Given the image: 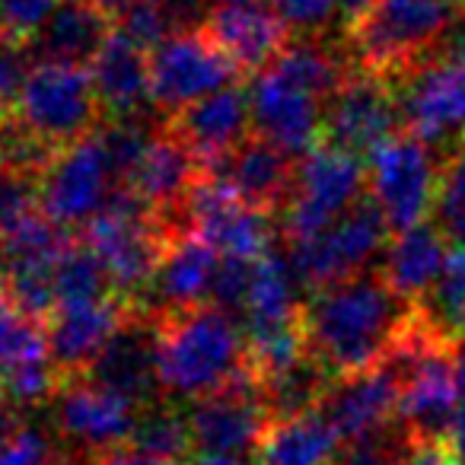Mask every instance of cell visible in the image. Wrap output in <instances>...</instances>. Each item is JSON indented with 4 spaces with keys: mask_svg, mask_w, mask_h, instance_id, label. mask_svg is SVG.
Listing matches in <instances>:
<instances>
[{
    "mask_svg": "<svg viewBox=\"0 0 465 465\" xmlns=\"http://www.w3.org/2000/svg\"><path fill=\"white\" fill-rule=\"evenodd\" d=\"M411 312L382 274H357L303 303L306 348L331 382L367 373L392 357Z\"/></svg>",
    "mask_w": 465,
    "mask_h": 465,
    "instance_id": "1",
    "label": "cell"
},
{
    "mask_svg": "<svg viewBox=\"0 0 465 465\" xmlns=\"http://www.w3.org/2000/svg\"><path fill=\"white\" fill-rule=\"evenodd\" d=\"M160 338V389L179 399H207L249 380L246 335L236 319L204 303L156 316Z\"/></svg>",
    "mask_w": 465,
    "mask_h": 465,
    "instance_id": "2",
    "label": "cell"
},
{
    "mask_svg": "<svg viewBox=\"0 0 465 465\" xmlns=\"http://www.w3.org/2000/svg\"><path fill=\"white\" fill-rule=\"evenodd\" d=\"M459 10L446 0H376V7L351 29L357 71L399 80L430 58L456 29Z\"/></svg>",
    "mask_w": 465,
    "mask_h": 465,
    "instance_id": "3",
    "label": "cell"
},
{
    "mask_svg": "<svg viewBox=\"0 0 465 465\" xmlns=\"http://www.w3.org/2000/svg\"><path fill=\"white\" fill-rule=\"evenodd\" d=\"M173 236L179 232L169 230L163 217H156L131 192L118 188L105 211L86 226L84 242L103 262L118 297L137 306V293H147V287L153 284V274Z\"/></svg>",
    "mask_w": 465,
    "mask_h": 465,
    "instance_id": "4",
    "label": "cell"
},
{
    "mask_svg": "<svg viewBox=\"0 0 465 465\" xmlns=\"http://www.w3.org/2000/svg\"><path fill=\"white\" fill-rule=\"evenodd\" d=\"M392 84L408 134L427 147H465V29H452L430 58Z\"/></svg>",
    "mask_w": 465,
    "mask_h": 465,
    "instance_id": "5",
    "label": "cell"
},
{
    "mask_svg": "<svg viewBox=\"0 0 465 465\" xmlns=\"http://www.w3.org/2000/svg\"><path fill=\"white\" fill-rule=\"evenodd\" d=\"M14 115L52 150H64L90 137L103 124V105L96 99L90 67L35 61Z\"/></svg>",
    "mask_w": 465,
    "mask_h": 465,
    "instance_id": "6",
    "label": "cell"
},
{
    "mask_svg": "<svg viewBox=\"0 0 465 465\" xmlns=\"http://www.w3.org/2000/svg\"><path fill=\"white\" fill-rule=\"evenodd\" d=\"M363 188H367V166L361 163V156H351L329 143L310 150L297 166L291 201L281 211L287 242L293 246L325 232L351 207L361 204Z\"/></svg>",
    "mask_w": 465,
    "mask_h": 465,
    "instance_id": "7",
    "label": "cell"
},
{
    "mask_svg": "<svg viewBox=\"0 0 465 465\" xmlns=\"http://www.w3.org/2000/svg\"><path fill=\"white\" fill-rule=\"evenodd\" d=\"M367 188L389 230L405 232L424 223L437 204L440 166L420 137L395 134L370 153Z\"/></svg>",
    "mask_w": 465,
    "mask_h": 465,
    "instance_id": "8",
    "label": "cell"
},
{
    "mask_svg": "<svg viewBox=\"0 0 465 465\" xmlns=\"http://www.w3.org/2000/svg\"><path fill=\"white\" fill-rule=\"evenodd\" d=\"M386 232L389 223L382 211L373 204V198H363L325 232L306 242H293L287 259L300 284L316 293L357 274H367L363 268L380 252H386Z\"/></svg>",
    "mask_w": 465,
    "mask_h": 465,
    "instance_id": "9",
    "label": "cell"
},
{
    "mask_svg": "<svg viewBox=\"0 0 465 465\" xmlns=\"http://www.w3.org/2000/svg\"><path fill=\"white\" fill-rule=\"evenodd\" d=\"M115 182L118 175L109 163V153L93 131L84 141L58 150L42 173V213L61 230L90 226L105 211V204L115 198Z\"/></svg>",
    "mask_w": 465,
    "mask_h": 465,
    "instance_id": "10",
    "label": "cell"
},
{
    "mask_svg": "<svg viewBox=\"0 0 465 465\" xmlns=\"http://www.w3.org/2000/svg\"><path fill=\"white\" fill-rule=\"evenodd\" d=\"M236 77V64L207 39L204 29L179 33L150 52V103L169 118L232 86Z\"/></svg>",
    "mask_w": 465,
    "mask_h": 465,
    "instance_id": "11",
    "label": "cell"
},
{
    "mask_svg": "<svg viewBox=\"0 0 465 465\" xmlns=\"http://www.w3.org/2000/svg\"><path fill=\"white\" fill-rule=\"evenodd\" d=\"M401 124L395 84L367 71H354L329 99L322 115V143L351 156H370Z\"/></svg>",
    "mask_w": 465,
    "mask_h": 465,
    "instance_id": "12",
    "label": "cell"
},
{
    "mask_svg": "<svg viewBox=\"0 0 465 465\" xmlns=\"http://www.w3.org/2000/svg\"><path fill=\"white\" fill-rule=\"evenodd\" d=\"M188 424H192L194 452L242 462L246 456H255L272 424V411L262 399L255 376H249L223 392L194 401L188 411Z\"/></svg>",
    "mask_w": 465,
    "mask_h": 465,
    "instance_id": "13",
    "label": "cell"
},
{
    "mask_svg": "<svg viewBox=\"0 0 465 465\" xmlns=\"http://www.w3.org/2000/svg\"><path fill=\"white\" fill-rule=\"evenodd\" d=\"M252 131L291 156H306L322 143L325 103L281 67H265L249 86Z\"/></svg>",
    "mask_w": 465,
    "mask_h": 465,
    "instance_id": "14",
    "label": "cell"
},
{
    "mask_svg": "<svg viewBox=\"0 0 465 465\" xmlns=\"http://www.w3.org/2000/svg\"><path fill=\"white\" fill-rule=\"evenodd\" d=\"M141 408L124 395L112 392L109 386L93 376H74L58 389L54 424L58 433L77 450H90L96 456L128 443L134 437Z\"/></svg>",
    "mask_w": 465,
    "mask_h": 465,
    "instance_id": "15",
    "label": "cell"
},
{
    "mask_svg": "<svg viewBox=\"0 0 465 465\" xmlns=\"http://www.w3.org/2000/svg\"><path fill=\"white\" fill-rule=\"evenodd\" d=\"M201 29L240 74L265 71L291 45V29L272 0H213Z\"/></svg>",
    "mask_w": 465,
    "mask_h": 465,
    "instance_id": "16",
    "label": "cell"
},
{
    "mask_svg": "<svg viewBox=\"0 0 465 465\" xmlns=\"http://www.w3.org/2000/svg\"><path fill=\"white\" fill-rule=\"evenodd\" d=\"M401 380L392 363H382L367 373L344 376L329 386L322 399V414L335 433L348 443H370L386 433L392 418H399Z\"/></svg>",
    "mask_w": 465,
    "mask_h": 465,
    "instance_id": "17",
    "label": "cell"
},
{
    "mask_svg": "<svg viewBox=\"0 0 465 465\" xmlns=\"http://www.w3.org/2000/svg\"><path fill=\"white\" fill-rule=\"evenodd\" d=\"M134 310L137 306L124 297H109L84 306H58L45 322V331L61 380L90 373V367L109 348L112 338L128 325Z\"/></svg>",
    "mask_w": 465,
    "mask_h": 465,
    "instance_id": "18",
    "label": "cell"
},
{
    "mask_svg": "<svg viewBox=\"0 0 465 465\" xmlns=\"http://www.w3.org/2000/svg\"><path fill=\"white\" fill-rule=\"evenodd\" d=\"M166 128L192 150L201 166L220 169L232 150L242 147L255 134L249 90L236 84L226 86V90L175 112Z\"/></svg>",
    "mask_w": 465,
    "mask_h": 465,
    "instance_id": "19",
    "label": "cell"
},
{
    "mask_svg": "<svg viewBox=\"0 0 465 465\" xmlns=\"http://www.w3.org/2000/svg\"><path fill=\"white\" fill-rule=\"evenodd\" d=\"M96 382L109 386L112 392L124 395L137 408L156 405L160 392V338H156V316L143 312L141 306L128 319L122 331L112 338L109 348L99 354V361L90 367Z\"/></svg>",
    "mask_w": 465,
    "mask_h": 465,
    "instance_id": "20",
    "label": "cell"
},
{
    "mask_svg": "<svg viewBox=\"0 0 465 465\" xmlns=\"http://www.w3.org/2000/svg\"><path fill=\"white\" fill-rule=\"evenodd\" d=\"M201 173H204V166L194 160L192 150L173 131L163 128L156 131V137L143 150L134 173L128 175V182L122 188L134 194L141 204H147L173 230L175 213L182 211V204H185L188 192H192V185L198 182Z\"/></svg>",
    "mask_w": 465,
    "mask_h": 465,
    "instance_id": "21",
    "label": "cell"
},
{
    "mask_svg": "<svg viewBox=\"0 0 465 465\" xmlns=\"http://www.w3.org/2000/svg\"><path fill=\"white\" fill-rule=\"evenodd\" d=\"M220 255L201 240L198 232H179L169 242L160 268L153 274V284L147 287L150 306L143 312L166 316V312L194 310L211 300V287L217 278Z\"/></svg>",
    "mask_w": 465,
    "mask_h": 465,
    "instance_id": "22",
    "label": "cell"
},
{
    "mask_svg": "<svg viewBox=\"0 0 465 465\" xmlns=\"http://www.w3.org/2000/svg\"><path fill=\"white\" fill-rule=\"evenodd\" d=\"M217 173L230 182V188L242 204L274 213L284 211L291 201L293 182H297V163L272 141L252 134L242 147H236L226 156V163Z\"/></svg>",
    "mask_w": 465,
    "mask_h": 465,
    "instance_id": "23",
    "label": "cell"
},
{
    "mask_svg": "<svg viewBox=\"0 0 465 465\" xmlns=\"http://www.w3.org/2000/svg\"><path fill=\"white\" fill-rule=\"evenodd\" d=\"M90 77L105 115L137 118L150 103V52L115 33L90 61Z\"/></svg>",
    "mask_w": 465,
    "mask_h": 465,
    "instance_id": "24",
    "label": "cell"
},
{
    "mask_svg": "<svg viewBox=\"0 0 465 465\" xmlns=\"http://www.w3.org/2000/svg\"><path fill=\"white\" fill-rule=\"evenodd\" d=\"M115 33V20L96 0H61L52 20L33 39L39 61H64V64L90 67L99 48Z\"/></svg>",
    "mask_w": 465,
    "mask_h": 465,
    "instance_id": "25",
    "label": "cell"
},
{
    "mask_svg": "<svg viewBox=\"0 0 465 465\" xmlns=\"http://www.w3.org/2000/svg\"><path fill=\"white\" fill-rule=\"evenodd\" d=\"M450 262L446 240L437 226H414V230L399 232L382 252V278L399 293L405 303L418 306L427 300V293L443 278V268Z\"/></svg>",
    "mask_w": 465,
    "mask_h": 465,
    "instance_id": "26",
    "label": "cell"
},
{
    "mask_svg": "<svg viewBox=\"0 0 465 465\" xmlns=\"http://www.w3.org/2000/svg\"><path fill=\"white\" fill-rule=\"evenodd\" d=\"M338 433L322 414V408L293 418H272L255 465H331L338 456Z\"/></svg>",
    "mask_w": 465,
    "mask_h": 465,
    "instance_id": "27",
    "label": "cell"
},
{
    "mask_svg": "<svg viewBox=\"0 0 465 465\" xmlns=\"http://www.w3.org/2000/svg\"><path fill=\"white\" fill-rule=\"evenodd\" d=\"M297 287L300 278L287 255L268 252L262 262H255L246 312H242L246 316V335L249 331L297 325L303 319V303H300Z\"/></svg>",
    "mask_w": 465,
    "mask_h": 465,
    "instance_id": "28",
    "label": "cell"
},
{
    "mask_svg": "<svg viewBox=\"0 0 465 465\" xmlns=\"http://www.w3.org/2000/svg\"><path fill=\"white\" fill-rule=\"evenodd\" d=\"M220 259H232V262H262L268 252H274V226H272V213L255 211V207L242 204H226L220 211H213L211 217L198 220L194 230Z\"/></svg>",
    "mask_w": 465,
    "mask_h": 465,
    "instance_id": "29",
    "label": "cell"
},
{
    "mask_svg": "<svg viewBox=\"0 0 465 465\" xmlns=\"http://www.w3.org/2000/svg\"><path fill=\"white\" fill-rule=\"evenodd\" d=\"M131 443L166 465H188V459H192V452H194L188 411L182 414L179 408L163 405V401L143 408L141 418H137Z\"/></svg>",
    "mask_w": 465,
    "mask_h": 465,
    "instance_id": "30",
    "label": "cell"
},
{
    "mask_svg": "<svg viewBox=\"0 0 465 465\" xmlns=\"http://www.w3.org/2000/svg\"><path fill=\"white\" fill-rule=\"evenodd\" d=\"M329 386L331 376L312 357H306V361L293 363L284 373L259 382V392L265 399L272 418H293V414L316 411V405H322Z\"/></svg>",
    "mask_w": 465,
    "mask_h": 465,
    "instance_id": "31",
    "label": "cell"
},
{
    "mask_svg": "<svg viewBox=\"0 0 465 465\" xmlns=\"http://www.w3.org/2000/svg\"><path fill=\"white\" fill-rule=\"evenodd\" d=\"M54 297L58 306H84L118 297V293L112 291L109 274L103 262L93 255V249L86 242H71L54 268Z\"/></svg>",
    "mask_w": 465,
    "mask_h": 465,
    "instance_id": "32",
    "label": "cell"
},
{
    "mask_svg": "<svg viewBox=\"0 0 465 465\" xmlns=\"http://www.w3.org/2000/svg\"><path fill=\"white\" fill-rule=\"evenodd\" d=\"M418 310L446 341L456 344L465 338V249L450 252L443 278L427 293L424 303H418Z\"/></svg>",
    "mask_w": 465,
    "mask_h": 465,
    "instance_id": "33",
    "label": "cell"
},
{
    "mask_svg": "<svg viewBox=\"0 0 465 465\" xmlns=\"http://www.w3.org/2000/svg\"><path fill=\"white\" fill-rule=\"evenodd\" d=\"M437 230L465 249V147L450 150L446 163L440 166V188H437Z\"/></svg>",
    "mask_w": 465,
    "mask_h": 465,
    "instance_id": "34",
    "label": "cell"
},
{
    "mask_svg": "<svg viewBox=\"0 0 465 465\" xmlns=\"http://www.w3.org/2000/svg\"><path fill=\"white\" fill-rule=\"evenodd\" d=\"M33 42L0 33V118L16 112L29 74H33Z\"/></svg>",
    "mask_w": 465,
    "mask_h": 465,
    "instance_id": "35",
    "label": "cell"
},
{
    "mask_svg": "<svg viewBox=\"0 0 465 465\" xmlns=\"http://www.w3.org/2000/svg\"><path fill=\"white\" fill-rule=\"evenodd\" d=\"M39 182V175L0 169V240L20 223H26L29 217L42 213Z\"/></svg>",
    "mask_w": 465,
    "mask_h": 465,
    "instance_id": "36",
    "label": "cell"
},
{
    "mask_svg": "<svg viewBox=\"0 0 465 465\" xmlns=\"http://www.w3.org/2000/svg\"><path fill=\"white\" fill-rule=\"evenodd\" d=\"M58 7L61 0H0V33L33 42Z\"/></svg>",
    "mask_w": 465,
    "mask_h": 465,
    "instance_id": "37",
    "label": "cell"
},
{
    "mask_svg": "<svg viewBox=\"0 0 465 465\" xmlns=\"http://www.w3.org/2000/svg\"><path fill=\"white\" fill-rule=\"evenodd\" d=\"M252 268L249 262H232V259H220L217 278L211 287V306L223 312H246V300H249V284H252Z\"/></svg>",
    "mask_w": 465,
    "mask_h": 465,
    "instance_id": "38",
    "label": "cell"
},
{
    "mask_svg": "<svg viewBox=\"0 0 465 465\" xmlns=\"http://www.w3.org/2000/svg\"><path fill=\"white\" fill-rule=\"evenodd\" d=\"M52 437L42 427L20 424L0 443V465H52Z\"/></svg>",
    "mask_w": 465,
    "mask_h": 465,
    "instance_id": "39",
    "label": "cell"
},
{
    "mask_svg": "<svg viewBox=\"0 0 465 465\" xmlns=\"http://www.w3.org/2000/svg\"><path fill=\"white\" fill-rule=\"evenodd\" d=\"M272 7L287 29L312 35L316 29L329 26V20L338 14V0H272Z\"/></svg>",
    "mask_w": 465,
    "mask_h": 465,
    "instance_id": "40",
    "label": "cell"
},
{
    "mask_svg": "<svg viewBox=\"0 0 465 465\" xmlns=\"http://www.w3.org/2000/svg\"><path fill=\"white\" fill-rule=\"evenodd\" d=\"M401 465H459L443 437H408L401 446Z\"/></svg>",
    "mask_w": 465,
    "mask_h": 465,
    "instance_id": "41",
    "label": "cell"
},
{
    "mask_svg": "<svg viewBox=\"0 0 465 465\" xmlns=\"http://www.w3.org/2000/svg\"><path fill=\"white\" fill-rule=\"evenodd\" d=\"M344 465H401V452H395L382 440H370V443L351 446Z\"/></svg>",
    "mask_w": 465,
    "mask_h": 465,
    "instance_id": "42",
    "label": "cell"
},
{
    "mask_svg": "<svg viewBox=\"0 0 465 465\" xmlns=\"http://www.w3.org/2000/svg\"><path fill=\"white\" fill-rule=\"evenodd\" d=\"M96 465H166V462H160V459H153V456H147L143 450H137L134 443H122V446H115V450H109V452H103V456H96Z\"/></svg>",
    "mask_w": 465,
    "mask_h": 465,
    "instance_id": "43",
    "label": "cell"
},
{
    "mask_svg": "<svg viewBox=\"0 0 465 465\" xmlns=\"http://www.w3.org/2000/svg\"><path fill=\"white\" fill-rule=\"evenodd\" d=\"M443 440H446V446H450L452 456H456V462L465 465V401L459 405V411L452 414V420H450V427H446Z\"/></svg>",
    "mask_w": 465,
    "mask_h": 465,
    "instance_id": "44",
    "label": "cell"
},
{
    "mask_svg": "<svg viewBox=\"0 0 465 465\" xmlns=\"http://www.w3.org/2000/svg\"><path fill=\"white\" fill-rule=\"evenodd\" d=\"M373 7H376V0H338V16H341L344 29L351 33Z\"/></svg>",
    "mask_w": 465,
    "mask_h": 465,
    "instance_id": "45",
    "label": "cell"
},
{
    "mask_svg": "<svg viewBox=\"0 0 465 465\" xmlns=\"http://www.w3.org/2000/svg\"><path fill=\"white\" fill-rule=\"evenodd\" d=\"M20 424L23 420L16 418V405L4 395V389H0V443H4V440H7Z\"/></svg>",
    "mask_w": 465,
    "mask_h": 465,
    "instance_id": "46",
    "label": "cell"
},
{
    "mask_svg": "<svg viewBox=\"0 0 465 465\" xmlns=\"http://www.w3.org/2000/svg\"><path fill=\"white\" fill-rule=\"evenodd\" d=\"M452 361H456L459 386H462V392H465V338H459V341L452 344Z\"/></svg>",
    "mask_w": 465,
    "mask_h": 465,
    "instance_id": "47",
    "label": "cell"
},
{
    "mask_svg": "<svg viewBox=\"0 0 465 465\" xmlns=\"http://www.w3.org/2000/svg\"><path fill=\"white\" fill-rule=\"evenodd\" d=\"M192 465H242V462H232V459H211V456H201V459H194Z\"/></svg>",
    "mask_w": 465,
    "mask_h": 465,
    "instance_id": "48",
    "label": "cell"
},
{
    "mask_svg": "<svg viewBox=\"0 0 465 465\" xmlns=\"http://www.w3.org/2000/svg\"><path fill=\"white\" fill-rule=\"evenodd\" d=\"M52 465H96V462H84L80 456H64V459H54Z\"/></svg>",
    "mask_w": 465,
    "mask_h": 465,
    "instance_id": "49",
    "label": "cell"
},
{
    "mask_svg": "<svg viewBox=\"0 0 465 465\" xmlns=\"http://www.w3.org/2000/svg\"><path fill=\"white\" fill-rule=\"evenodd\" d=\"M446 4H452V7H456L459 14H462V10H465V0H446Z\"/></svg>",
    "mask_w": 465,
    "mask_h": 465,
    "instance_id": "50",
    "label": "cell"
}]
</instances>
